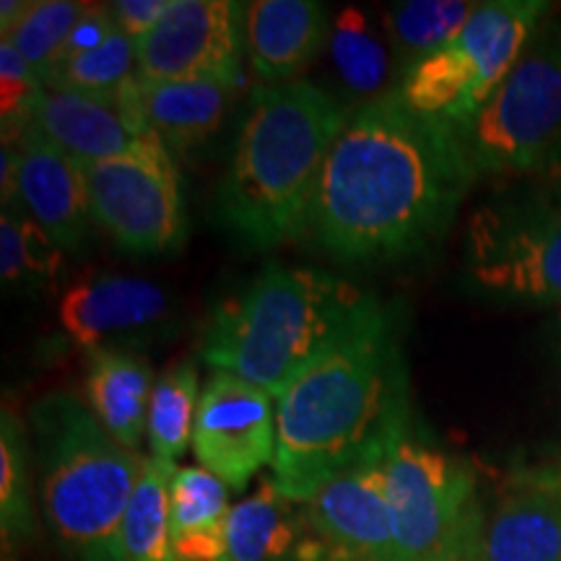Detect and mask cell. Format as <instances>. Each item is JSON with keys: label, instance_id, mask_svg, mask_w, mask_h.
Returning <instances> with one entry per match:
<instances>
[{"label": "cell", "instance_id": "obj_30", "mask_svg": "<svg viewBox=\"0 0 561 561\" xmlns=\"http://www.w3.org/2000/svg\"><path fill=\"white\" fill-rule=\"evenodd\" d=\"M136 66V42L117 30L96 50L53 68L45 79V89L73 91V94H107L133 79Z\"/></svg>", "mask_w": 561, "mask_h": 561}, {"label": "cell", "instance_id": "obj_38", "mask_svg": "<svg viewBox=\"0 0 561 561\" xmlns=\"http://www.w3.org/2000/svg\"><path fill=\"white\" fill-rule=\"evenodd\" d=\"M3 561H13V559H11V557H9V553H5V559H3Z\"/></svg>", "mask_w": 561, "mask_h": 561}, {"label": "cell", "instance_id": "obj_28", "mask_svg": "<svg viewBox=\"0 0 561 561\" xmlns=\"http://www.w3.org/2000/svg\"><path fill=\"white\" fill-rule=\"evenodd\" d=\"M198 369L191 362H178L157 377L149 405L151 458L174 462L193 445L195 413H198Z\"/></svg>", "mask_w": 561, "mask_h": 561}, {"label": "cell", "instance_id": "obj_3", "mask_svg": "<svg viewBox=\"0 0 561 561\" xmlns=\"http://www.w3.org/2000/svg\"><path fill=\"white\" fill-rule=\"evenodd\" d=\"M351 110L310 81L252 91L216 193L221 227L255 250L305 237L322 167Z\"/></svg>", "mask_w": 561, "mask_h": 561}, {"label": "cell", "instance_id": "obj_34", "mask_svg": "<svg viewBox=\"0 0 561 561\" xmlns=\"http://www.w3.org/2000/svg\"><path fill=\"white\" fill-rule=\"evenodd\" d=\"M107 5L115 16L117 30L128 34L133 42H138L170 13L174 0H115Z\"/></svg>", "mask_w": 561, "mask_h": 561}, {"label": "cell", "instance_id": "obj_27", "mask_svg": "<svg viewBox=\"0 0 561 561\" xmlns=\"http://www.w3.org/2000/svg\"><path fill=\"white\" fill-rule=\"evenodd\" d=\"M34 523L32 504V455L21 419L9 405L0 411V536L3 551L32 541Z\"/></svg>", "mask_w": 561, "mask_h": 561}, {"label": "cell", "instance_id": "obj_24", "mask_svg": "<svg viewBox=\"0 0 561 561\" xmlns=\"http://www.w3.org/2000/svg\"><path fill=\"white\" fill-rule=\"evenodd\" d=\"M479 3L466 0H405L385 13L392 66L401 81L426 55L445 47L473 16Z\"/></svg>", "mask_w": 561, "mask_h": 561}, {"label": "cell", "instance_id": "obj_25", "mask_svg": "<svg viewBox=\"0 0 561 561\" xmlns=\"http://www.w3.org/2000/svg\"><path fill=\"white\" fill-rule=\"evenodd\" d=\"M174 462L146 458L121 530V561H180L170 533V483Z\"/></svg>", "mask_w": 561, "mask_h": 561}, {"label": "cell", "instance_id": "obj_31", "mask_svg": "<svg viewBox=\"0 0 561 561\" xmlns=\"http://www.w3.org/2000/svg\"><path fill=\"white\" fill-rule=\"evenodd\" d=\"M45 94V79L9 39H0V123L3 144H16L30 128L32 112Z\"/></svg>", "mask_w": 561, "mask_h": 561}, {"label": "cell", "instance_id": "obj_2", "mask_svg": "<svg viewBox=\"0 0 561 561\" xmlns=\"http://www.w3.org/2000/svg\"><path fill=\"white\" fill-rule=\"evenodd\" d=\"M409 424V369L396 320L369 294L346 331L276 401L271 476L280 494L307 504L343 468L388 455Z\"/></svg>", "mask_w": 561, "mask_h": 561}, {"label": "cell", "instance_id": "obj_32", "mask_svg": "<svg viewBox=\"0 0 561 561\" xmlns=\"http://www.w3.org/2000/svg\"><path fill=\"white\" fill-rule=\"evenodd\" d=\"M115 32H117V24H115V16H112L110 5H91L89 3L87 11H83V16L79 19V24H76L73 32L68 34L66 45H62L58 58H55L53 68H58V66H62V62L79 58V55H83V53L96 50V47H102Z\"/></svg>", "mask_w": 561, "mask_h": 561}, {"label": "cell", "instance_id": "obj_18", "mask_svg": "<svg viewBox=\"0 0 561 561\" xmlns=\"http://www.w3.org/2000/svg\"><path fill=\"white\" fill-rule=\"evenodd\" d=\"M486 561H561V471H530L483 525Z\"/></svg>", "mask_w": 561, "mask_h": 561}, {"label": "cell", "instance_id": "obj_7", "mask_svg": "<svg viewBox=\"0 0 561 561\" xmlns=\"http://www.w3.org/2000/svg\"><path fill=\"white\" fill-rule=\"evenodd\" d=\"M458 136L476 174H523L561 149V24L541 21L502 87Z\"/></svg>", "mask_w": 561, "mask_h": 561}, {"label": "cell", "instance_id": "obj_1", "mask_svg": "<svg viewBox=\"0 0 561 561\" xmlns=\"http://www.w3.org/2000/svg\"><path fill=\"white\" fill-rule=\"evenodd\" d=\"M476 178L453 125L390 91L359 104L335 138L307 234L346 263H390L437 240Z\"/></svg>", "mask_w": 561, "mask_h": 561}, {"label": "cell", "instance_id": "obj_29", "mask_svg": "<svg viewBox=\"0 0 561 561\" xmlns=\"http://www.w3.org/2000/svg\"><path fill=\"white\" fill-rule=\"evenodd\" d=\"M87 5L76 0H32L30 11L21 16L11 34L0 39H9L21 58L45 79Z\"/></svg>", "mask_w": 561, "mask_h": 561}, {"label": "cell", "instance_id": "obj_37", "mask_svg": "<svg viewBox=\"0 0 561 561\" xmlns=\"http://www.w3.org/2000/svg\"><path fill=\"white\" fill-rule=\"evenodd\" d=\"M559 322H561V314H559ZM559 354H561V335H559Z\"/></svg>", "mask_w": 561, "mask_h": 561}, {"label": "cell", "instance_id": "obj_22", "mask_svg": "<svg viewBox=\"0 0 561 561\" xmlns=\"http://www.w3.org/2000/svg\"><path fill=\"white\" fill-rule=\"evenodd\" d=\"M229 491L206 468H178L170 483V533L180 561H229Z\"/></svg>", "mask_w": 561, "mask_h": 561}, {"label": "cell", "instance_id": "obj_14", "mask_svg": "<svg viewBox=\"0 0 561 561\" xmlns=\"http://www.w3.org/2000/svg\"><path fill=\"white\" fill-rule=\"evenodd\" d=\"M26 130H34L81 164L123 157L151 136L140 79L133 76L107 94L45 89Z\"/></svg>", "mask_w": 561, "mask_h": 561}, {"label": "cell", "instance_id": "obj_12", "mask_svg": "<svg viewBox=\"0 0 561 561\" xmlns=\"http://www.w3.org/2000/svg\"><path fill=\"white\" fill-rule=\"evenodd\" d=\"M240 13L242 5L229 0H174L136 42L138 79L240 83Z\"/></svg>", "mask_w": 561, "mask_h": 561}, {"label": "cell", "instance_id": "obj_4", "mask_svg": "<svg viewBox=\"0 0 561 561\" xmlns=\"http://www.w3.org/2000/svg\"><path fill=\"white\" fill-rule=\"evenodd\" d=\"M369 291L314 268L265 265L234 299L221 301L201 343L214 371L284 396L356 318Z\"/></svg>", "mask_w": 561, "mask_h": 561}, {"label": "cell", "instance_id": "obj_20", "mask_svg": "<svg viewBox=\"0 0 561 561\" xmlns=\"http://www.w3.org/2000/svg\"><path fill=\"white\" fill-rule=\"evenodd\" d=\"M83 364L89 411L117 445L136 450L149 424L151 392L157 385L149 359L138 351L94 348L83 354Z\"/></svg>", "mask_w": 561, "mask_h": 561}, {"label": "cell", "instance_id": "obj_26", "mask_svg": "<svg viewBox=\"0 0 561 561\" xmlns=\"http://www.w3.org/2000/svg\"><path fill=\"white\" fill-rule=\"evenodd\" d=\"M62 268V250L37 227L26 210L0 216V278L5 291L37 294L55 289Z\"/></svg>", "mask_w": 561, "mask_h": 561}, {"label": "cell", "instance_id": "obj_11", "mask_svg": "<svg viewBox=\"0 0 561 561\" xmlns=\"http://www.w3.org/2000/svg\"><path fill=\"white\" fill-rule=\"evenodd\" d=\"M193 453L201 468L242 491L276 455V398L255 385L214 371L201 390Z\"/></svg>", "mask_w": 561, "mask_h": 561}, {"label": "cell", "instance_id": "obj_8", "mask_svg": "<svg viewBox=\"0 0 561 561\" xmlns=\"http://www.w3.org/2000/svg\"><path fill=\"white\" fill-rule=\"evenodd\" d=\"M468 273L494 297L561 305V185L476 210Z\"/></svg>", "mask_w": 561, "mask_h": 561}, {"label": "cell", "instance_id": "obj_10", "mask_svg": "<svg viewBox=\"0 0 561 561\" xmlns=\"http://www.w3.org/2000/svg\"><path fill=\"white\" fill-rule=\"evenodd\" d=\"M385 471L398 561H424L479 504L473 468L411 424L390 442Z\"/></svg>", "mask_w": 561, "mask_h": 561}, {"label": "cell", "instance_id": "obj_6", "mask_svg": "<svg viewBox=\"0 0 561 561\" xmlns=\"http://www.w3.org/2000/svg\"><path fill=\"white\" fill-rule=\"evenodd\" d=\"M549 13L543 0L479 3L466 26L426 55L396 94L405 107L460 130L491 100Z\"/></svg>", "mask_w": 561, "mask_h": 561}, {"label": "cell", "instance_id": "obj_9", "mask_svg": "<svg viewBox=\"0 0 561 561\" xmlns=\"http://www.w3.org/2000/svg\"><path fill=\"white\" fill-rule=\"evenodd\" d=\"M91 219L133 255H167L187 237L172 151L153 136L123 157L83 164Z\"/></svg>", "mask_w": 561, "mask_h": 561}, {"label": "cell", "instance_id": "obj_17", "mask_svg": "<svg viewBox=\"0 0 561 561\" xmlns=\"http://www.w3.org/2000/svg\"><path fill=\"white\" fill-rule=\"evenodd\" d=\"M19 149V191L24 210L62 252H83L91 229V206L83 164L26 130Z\"/></svg>", "mask_w": 561, "mask_h": 561}, {"label": "cell", "instance_id": "obj_21", "mask_svg": "<svg viewBox=\"0 0 561 561\" xmlns=\"http://www.w3.org/2000/svg\"><path fill=\"white\" fill-rule=\"evenodd\" d=\"M227 81H140L149 130L172 153L198 149L219 130L234 100Z\"/></svg>", "mask_w": 561, "mask_h": 561}, {"label": "cell", "instance_id": "obj_5", "mask_svg": "<svg viewBox=\"0 0 561 561\" xmlns=\"http://www.w3.org/2000/svg\"><path fill=\"white\" fill-rule=\"evenodd\" d=\"M30 426L42 512L55 538L79 561H121V530L144 455L117 445L89 405L66 390L42 396Z\"/></svg>", "mask_w": 561, "mask_h": 561}, {"label": "cell", "instance_id": "obj_23", "mask_svg": "<svg viewBox=\"0 0 561 561\" xmlns=\"http://www.w3.org/2000/svg\"><path fill=\"white\" fill-rule=\"evenodd\" d=\"M328 53H331L343 89L354 100H364L367 104L388 96L385 89L392 76V53L382 34L375 30L367 11L348 5L333 19Z\"/></svg>", "mask_w": 561, "mask_h": 561}, {"label": "cell", "instance_id": "obj_19", "mask_svg": "<svg viewBox=\"0 0 561 561\" xmlns=\"http://www.w3.org/2000/svg\"><path fill=\"white\" fill-rule=\"evenodd\" d=\"M305 504L280 494L273 476L231 507L227 525L229 561H312L328 549L314 536Z\"/></svg>", "mask_w": 561, "mask_h": 561}, {"label": "cell", "instance_id": "obj_36", "mask_svg": "<svg viewBox=\"0 0 561 561\" xmlns=\"http://www.w3.org/2000/svg\"><path fill=\"white\" fill-rule=\"evenodd\" d=\"M312 561H362V559H354V557H346V553H335V551H325L322 557L312 559Z\"/></svg>", "mask_w": 561, "mask_h": 561}, {"label": "cell", "instance_id": "obj_33", "mask_svg": "<svg viewBox=\"0 0 561 561\" xmlns=\"http://www.w3.org/2000/svg\"><path fill=\"white\" fill-rule=\"evenodd\" d=\"M483 525H486V520H483V512L476 504L462 517L458 528L453 530V536L424 561H486V551H483Z\"/></svg>", "mask_w": 561, "mask_h": 561}, {"label": "cell", "instance_id": "obj_13", "mask_svg": "<svg viewBox=\"0 0 561 561\" xmlns=\"http://www.w3.org/2000/svg\"><path fill=\"white\" fill-rule=\"evenodd\" d=\"M62 331L76 346L136 351L174 333V301L153 280L91 276L68 286L58 301Z\"/></svg>", "mask_w": 561, "mask_h": 561}, {"label": "cell", "instance_id": "obj_16", "mask_svg": "<svg viewBox=\"0 0 561 561\" xmlns=\"http://www.w3.org/2000/svg\"><path fill=\"white\" fill-rule=\"evenodd\" d=\"M242 45L263 87H284L320 58L333 21L318 0H252L242 3Z\"/></svg>", "mask_w": 561, "mask_h": 561}, {"label": "cell", "instance_id": "obj_15", "mask_svg": "<svg viewBox=\"0 0 561 561\" xmlns=\"http://www.w3.org/2000/svg\"><path fill=\"white\" fill-rule=\"evenodd\" d=\"M388 455H371L331 476L305 504L314 536L335 553L362 561H398Z\"/></svg>", "mask_w": 561, "mask_h": 561}, {"label": "cell", "instance_id": "obj_35", "mask_svg": "<svg viewBox=\"0 0 561 561\" xmlns=\"http://www.w3.org/2000/svg\"><path fill=\"white\" fill-rule=\"evenodd\" d=\"M30 5L32 0H3V3H0V37L11 34L13 26L21 21V16L30 11Z\"/></svg>", "mask_w": 561, "mask_h": 561}]
</instances>
